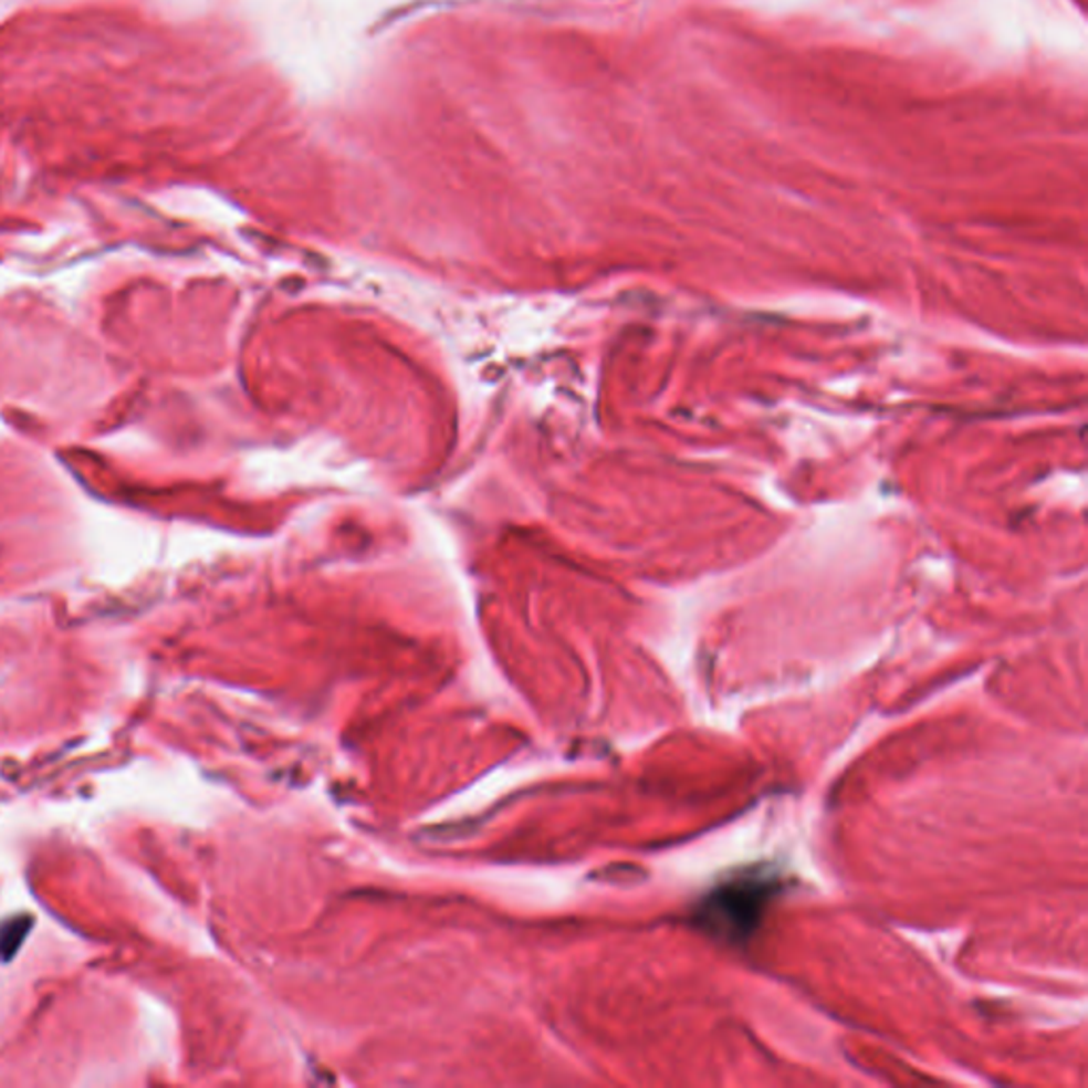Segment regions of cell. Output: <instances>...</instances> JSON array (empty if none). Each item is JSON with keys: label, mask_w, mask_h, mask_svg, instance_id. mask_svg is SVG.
<instances>
[{"label": "cell", "mask_w": 1088, "mask_h": 1088, "mask_svg": "<svg viewBox=\"0 0 1088 1088\" xmlns=\"http://www.w3.org/2000/svg\"><path fill=\"white\" fill-rule=\"evenodd\" d=\"M776 893V882L765 873H744L712 889L695 908L693 921L702 931L734 944L746 942L762 925L765 910Z\"/></svg>", "instance_id": "cell-1"}]
</instances>
